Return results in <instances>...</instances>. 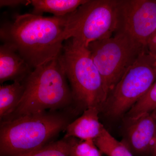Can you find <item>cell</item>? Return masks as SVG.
<instances>
[{
  "label": "cell",
  "instance_id": "cell-18",
  "mask_svg": "<svg viewBox=\"0 0 156 156\" xmlns=\"http://www.w3.org/2000/svg\"><path fill=\"white\" fill-rule=\"evenodd\" d=\"M30 4V1L26 0H1V7H9L11 8L17 7L21 5H27Z\"/></svg>",
  "mask_w": 156,
  "mask_h": 156
},
{
  "label": "cell",
  "instance_id": "cell-17",
  "mask_svg": "<svg viewBox=\"0 0 156 156\" xmlns=\"http://www.w3.org/2000/svg\"><path fill=\"white\" fill-rule=\"evenodd\" d=\"M23 156H70L66 139L53 141L44 147Z\"/></svg>",
  "mask_w": 156,
  "mask_h": 156
},
{
  "label": "cell",
  "instance_id": "cell-20",
  "mask_svg": "<svg viewBox=\"0 0 156 156\" xmlns=\"http://www.w3.org/2000/svg\"><path fill=\"white\" fill-rule=\"evenodd\" d=\"M150 156H156V137L154 141V145Z\"/></svg>",
  "mask_w": 156,
  "mask_h": 156
},
{
  "label": "cell",
  "instance_id": "cell-21",
  "mask_svg": "<svg viewBox=\"0 0 156 156\" xmlns=\"http://www.w3.org/2000/svg\"><path fill=\"white\" fill-rule=\"evenodd\" d=\"M152 114L154 118L156 119V110H155L153 112H152Z\"/></svg>",
  "mask_w": 156,
  "mask_h": 156
},
{
  "label": "cell",
  "instance_id": "cell-7",
  "mask_svg": "<svg viewBox=\"0 0 156 156\" xmlns=\"http://www.w3.org/2000/svg\"><path fill=\"white\" fill-rule=\"evenodd\" d=\"M156 80V59L144 51L127 70L109 94L103 109L118 118L129 111Z\"/></svg>",
  "mask_w": 156,
  "mask_h": 156
},
{
  "label": "cell",
  "instance_id": "cell-6",
  "mask_svg": "<svg viewBox=\"0 0 156 156\" xmlns=\"http://www.w3.org/2000/svg\"><path fill=\"white\" fill-rule=\"evenodd\" d=\"M118 0H87L70 14L66 39L87 48L112 36L118 28Z\"/></svg>",
  "mask_w": 156,
  "mask_h": 156
},
{
  "label": "cell",
  "instance_id": "cell-15",
  "mask_svg": "<svg viewBox=\"0 0 156 156\" xmlns=\"http://www.w3.org/2000/svg\"><path fill=\"white\" fill-rule=\"evenodd\" d=\"M156 110V80L147 92L128 112L130 121Z\"/></svg>",
  "mask_w": 156,
  "mask_h": 156
},
{
  "label": "cell",
  "instance_id": "cell-19",
  "mask_svg": "<svg viewBox=\"0 0 156 156\" xmlns=\"http://www.w3.org/2000/svg\"><path fill=\"white\" fill-rule=\"evenodd\" d=\"M147 48L149 53L156 59V30L149 39Z\"/></svg>",
  "mask_w": 156,
  "mask_h": 156
},
{
  "label": "cell",
  "instance_id": "cell-4",
  "mask_svg": "<svg viewBox=\"0 0 156 156\" xmlns=\"http://www.w3.org/2000/svg\"><path fill=\"white\" fill-rule=\"evenodd\" d=\"M66 40L59 56L69 82L73 103L86 109H103L107 95L100 73L87 48Z\"/></svg>",
  "mask_w": 156,
  "mask_h": 156
},
{
  "label": "cell",
  "instance_id": "cell-10",
  "mask_svg": "<svg viewBox=\"0 0 156 156\" xmlns=\"http://www.w3.org/2000/svg\"><path fill=\"white\" fill-rule=\"evenodd\" d=\"M31 67L14 47L4 43L0 47V83L11 80L23 83Z\"/></svg>",
  "mask_w": 156,
  "mask_h": 156
},
{
  "label": "cell",
  "instance_id": "cell-14",
  "mask_svg": "<svg viewBox=\"0 0 156 156\" xmlns=\"http://www.w3.org/2000/svg\"><path fill=\"white\" fill-rule=\"evenodd\" d=\"M101 153L107 156H134L122 141L112 136L105 128L94 140Z\"/></svg>",
  "mask_w": 156,
  "mask_h": 156
},
{
  "label": "cell",
  "instance_id": "cell-11",
  "mask_svg": "<svg viewBox=\"0 0 156 156\" xmlns=\"http://www.w3.org/2000/svg\"><path fill=\"white\" fill-rule=\"evenodd\" d=\"M100 110L96 107L90 108L84 110L83 115L71 122L66 129L64 138L75 137L82 140H94L103 131V125L99 119Z\"/></svg>",
  "mask_w": 156,
  "mask_h": 156
},
{
  "label": "cell",
  "instance_id": "cell-2",
  "mask_svg": "<svg viewBox=\"0 0 156 156\" xmlns=\"http://www.w3.org/2000/svg\"><path fill=\"white\" fill-rule=\"evenodd\" d=\"M71 122L68 112L45 111L1 122L0 156H23L44 147Z\"/></svg>",
  "mask_w": 156,
  "mask_h": 156
},
{
  "label": "cell",
  "instance_id": "cell-12",
  "mask_svg": "<svg viewBox=\"0 0 156 156\" xmlns=\"http://www.w3.org/2000/svg\"><path fill=\"white\" fill-rule=\"evenodd\" d=\"M87 0H31L32 14L42 15L44 13L53 14L56 17H63L76 11Z\"/></svg>",
  "mask_w": 156,
  "mask_h": 156
},
{
  "label": "cell",
  "instance_id": "cell-5",
  "mask_svg": "<svg viewBox=\"0 0 156 156\" xmlns=\"http://www.w3.org/2000/svg\"><path fill=\"white\" fill-rule=\"evenodd\" d=\"M87 48L102 78L107 98L127 70L147 50L121 31L113 37L92 42Z\"/></svg>",
  "mask_w": 156,
  "mask_h": 156
},
{
  "label": "cell",
  "instance_id": "cell-1",
  "mask_svg": "<svg viewBox=\"0 0 156 156\" xmlns=\"http://www.w3.org/2000/svg\"><path fill=\"white\" fill-rule=\"evenodd\" d=\"M70 14L48 17L32 13L16 14L12 21L1 26V40L14 47L34 69L61 55L63 42L67 40Z\"/></svg>",
  "mask_w": 156,
  "mask_h": 156
},
{
  "label": "cell",
  "instance_id": "cell-13",
  "mask_svg": "<svg viewBox=\"0 0 156 156\" xmlns=\"http://www.w3.org/2000/svg\"><path fill=\"white\" fill-rule=\"evenodd\" d=\"M23 83L14 82L0 86V120L8 119L19 105L24 94Z\"/></svg>",
  "mask_w": 156,
  "mask_h": 156
},
{
  "label": "cell",
  "instance_id": "cell-9",
  "mask_svg": "<svg viewBox=\"0 0 156 156\" xmlns=\"http://www.w3.org/2000/svg\"><path fill=\"white\" fill-rule=\"evenodd\" d=\"M130 121L122 142L134 156H150L156 137V119L149 113Z\"/></svg>",
  "mask_w": 156,
  "mask_h": 156
},
{
  "label": "cell",
  "instance_id": "cell-16",
  "mask_svg": "<svg viewBox=\"0 0 156 156\" xmlns=\"http://www.w3.org/2000/svg\"><path fill=\"white\" fill-rule=\"evenodd\" d=\"M65 139L68 144L70 156H101L102 155L92 140H82L75 137Z\"/></svg>",
  "mask_w": 156,
  "mask_h": 156
},
{
  "label": "cell",
  "instance_id": "cell-3",
  "mask_svg": "<svg viewBox=\"0 0 156 156\" xmlns=\"http://www.w3.org/2000/svg\"><path fill=\"white\" fill-rule=\"evenodd\" d=\"M59 56L30 73L23 83L25 90L21 101L5 120L48 109L57 111L71 106L73 103L71 90Z\"/></svg>",
  "mask_w": 156,
  "mask_h": 156
},
{
  "label": "cell",
  "instance_id": "cell-8",
  "mask_svg": "<svg viewBox=\"0 0 156 156\" xmlns=\"http://www.w3.org/2000/svg\"><path fill=\"white\" fill-rule=\"evenodd\" d=\"M156 30V1L118 0L116 31L126 33L147 48Z\"/></svg>",
  "mask_w": 156,
  "mask_h": 156
}]
</instances>
